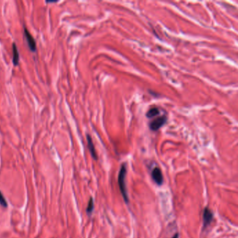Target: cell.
Instances as JSON below:
<instances>
[{
    "mask_svg": "<svg viewBox=\"0 0 238 238\" xmlns=\"http://www.w3.org/2000/svg\"><path fill=\"white\" fill-rule=\"evenodd\" d=\"M126 167L125 163L122 165L120 168L119 175H118V184L119 187V190L121 191L122 196L123 197L125 203H129V196L127 193L126 185L125 180H126Z\"/></svg>",
    "mask_w": 238,
    "mask_h": 238,
    "instance_id": "1",
    "label": "cell"
},
{
    "mask_svg": "<svg viewBox=\"0 0 238 238\" xmlns=\"http://www.w3.org/2000/svg\"><path fill=\"white\" fill-rule=\"evenodd\" d=\"M167 120V117L165 115H163L162 117H157L151 121V123L150 124V128L151 131H158L161 127H162L163 125L165 124Z\"/></svg>",
    "mask_w": 238,
    "mask_h": 238,
    "instance_id": "2",
    "label": "cell"
},
{
    "mask_svg": "<svg viewBox=\"0 0 238 238\" xmlns=\"http://www.w3.org/2000/svg\"><path fill=\"white\" fill-rule=\"evenodd\" d=\"M24 34H25L28 46L31 50V51L35 52L36 50H37V43H36L34 38L33 37V36L31 34L30 32H29L28 30L26 27L24 28Z\"/></svg>",
    "mask_w": 238,
    "mask_h": 238,
    "instance_id": "3",
    "label": "cell"
},
{
    "mask_svg": "<svg viewBox=\"0 0 238 238\" xmlns=\"http://www.w3.org/2000/svg\"><path fill=\"white\" fill-rule=\"evenodd\" d=\"M151 177L156 184L158 186L162 185L163 182V177L162 172V170L159 168L155 167L151 171Z\"/></svg>",
    "mask_w": 238,
    "mask_h": 238,
    "instance_id": "4",
    "label": "cell"
},
{
    "mask_svg": "<svg viewBox=\"0 0 238 238\" xmlns=\"http://www.w3.org/2000/svg\"><path fill=\"white\" fill-rule=\"evenodd\" d=\"M214 218L213 213L211 212V211L210 209L208 208H205L203 210V226L204 228L208 227L209 225L212 222Z\"/></svg>",
    "mask_w": 238,
    "mask_h": 238,
    "instance_id": "5",
    "label": "cell"
},
{
    "mask_svg": "<svg viewBox=\"0 0 238 238\" xmlns=\"http://www.w3.org/2000/svg\"><path fill=\"white\" fill-rule=\"evenodd\" d=\"M87 145H88L89 150H90L91 153V155H92V157H93L94 159L97 160L98 157H97V152H96L94 145L92 139L90 135H87Z\"/></svg>",
    "mask_w": 238,
    "mask_h": 238,
    "instance_id": "6",
    "label": "cell"
},
{
    "mask_svg": "<svg viewBox=\"0 0 238 238\" xmlns=\"http://www.w3.org/2000/svg\"><path fill=\"white\" fill-rule=\"evenodd\" d=\"M12 50H13V64L14 66H17V65H18L19 64L20 55H19L18 49L16 44V43H13V45H12Z\"/></svg>",
    "mask_w": 238,
    "mask_h": 238,
    "instance_id": "7",
    "label": "cell"
},
{
    "mask_svg": "<svg viewBox=\"0 0 238 238\" xmlns=\"http://www.w3.org/2000/svg\"><path fill=\"white\" fill-rule=\"evenodd\" d=\"M160 113V110L157 107H153L151 108L150 110H148L147 112L146 116L148 117V118H153V117H155L156 116H157L158 115H159Z\"/></svg>",
    "mask_w": 238,
    "mask_h": 238,
    "instance_id": "8",
    "label": "cell"
},
{
    "mask_svg": "<svg viewBox=\"0 0 238 238\" xmlns=\"http://www.w3.org/2000/svg\"><path fill=\"white\" fill-rule=\"evenodd\" d=\"M94 200L92 198H91L89 201L87 208V213L91 214L94 210Z\"/></svg>",
    "mask_w": 238,
    "mask_h": 238,
    "instance_id": "9",
    "label": "cell"
},
{
    "mask_svg": "<svg viewBox=\"0 0 238 238\" xmlns=\"http://www.w3.org/2000/svg\"><path fill=\"white\" fill-rule=\"evenodd\" d=\"M0 205L4 207V208H6L7 207V202L6 199L4 198L3 194H2L1 191H0Z\"/></svg>",
    "mask_w": 238,
    "mask_h": 238,
    "instance_id": "10",
    "label": "cell"
},
{
    "mask_svg": "<svg viewBox=\"0 0 238 238\" xmlns=\"http://www.w3.org/2000/svg\"><path fill=\"white\" fill-rule=\"evenodd\" d=\"M172 238H179V234L178 233H176V234H175L174 236H173Z\"/></svg>",
    "mask_w": 238,
    "mask_h": 238,
    "instance_id": "11",
    "label": "cell"
}]
</instances>
